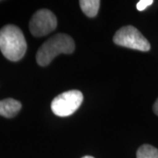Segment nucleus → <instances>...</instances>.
Wrapping results in <instances>:
<instances>
[{
	"instance_id": "nucleus-2",
	"label": "nucleus",
	"mask_w": 158,
	"mask_h": 158,
	"mask_svg": "<svg viewBox=\"0 0 158 158\" xmlns=\"http://www.w3.org/2000/svg\"><path fill=\"white\" fill-rule=\"evenodd\" d=\"M75 50L73 39L65 34H57L40 46L36 55V61L40 66L48 65L55 57L61 54H72Z\"/></svg>"
},
{
	"instance_id": "nucleus-1",
	"label": "nucleus",
	"mask_w": 158,
	"mask_h": 158,
	"mask_svg": "<svg viewBox=\"0 0 158 158\" xmlns=\"http://www.w3.org/2000/svg\"><path fill=\"white\" fill-rule=\"evenodd\" d=\"M27 48L22 31L14 25H6L0 30V50L6 59L17 62L22 58Z\"/></svg>"
},
{
	"instance_id": "nucleus-11",
	"label": "nucleus",
	"mask_w": 158,
	"mask_h": 158,
	"mask_svg": "<svg viewBox=\"0 0 158 158\" xmlns=\"http://www.w3.org/2000/svg\"><path fill=\"white\" fill-rule=\"evenodd\" d=\"M82 158H94V157H92V156H84V157H82Z\"/></svg>"
},
{
	"instance_id": "nucleus-10",
	"label": "nucleus",
	"mask_w": 158,
	"mask_h": 158,
	"mask_svg": "<svg viewBox=\"0 0 158 158\" xmlns=\"http://www.w3.org/2000/svg\"><path fill=\"white\" fill-rule=\"evenodd\" d=\"M153 110H154V113L158 116V98L156 99V101L155 102L154 106H153Z\"/></svg>"
},
{
	"instance_id": "nucleus-9",
	"label": "nucleus",
	"mask_w": 158,
	"mask_h": 158,
	"mask_svg": "<svg viewBox=\"0 0 158 158\" xmlns=\"http://www.w3.org/2000/svg\"><path fill=\"white\" fill-rule=\"evenodd\" d=\"M153 4V0H141L137 3L136 8L138 11H144L147 7L150 6Z\"/></svg>"
},
{
	"instance_id": "nucleus-5",
	"label": "nucleus",
	"mask_w": 158,
	"mask_h": 158,
	"mask_svg": "<svg viewBox=\"0 0 158 158\" xmlns=\"http://www.w3.org/2000/svg\"><path fill=\"white\" fill-rule=\"evenodd\" d=\"M57 27L56 15L48 9H40L37 11L29 22L31 34L35 37H42L50 34Z\"/></svg>"
},
{
	"instance_id": "nucleus-8",
	"label": "nucleus",
	"mask_w": 158,
	"mask_h": 158,
	"mask_svg": "<svg viewBox=\"0 0 158 158\" xmlns=\"http://www.w3.org/2000/svg\"><path fill=\"white\" fill-rule=\"evenodd\" d=\"M137 158H158V149L151 145L145 144L139 148L137 154Z\"/></svg>"
},
{
	"instance_id": "nucleus-4",
	"label": "nucleus",
	"mask_w": 158,
	"mask_h": 158,
	"mask_svg": "<svg viewBox=\"0 0 158 158\" xmlns=\"http://www.w3.org/2000/svg\"><path fill=\"white\" fill-rule=\"evenodd\" d=\"M83 100L84 96L80 90H68L53 99L51 103V109L56 116L68 117L80 107Z\"/></svg>"
},
{
	"instance_id": "nucleus-7",
	"label": "nucleus",
	"mask_w": 158,
	"mask_h": 158,
	"mask_svg": "<svg viewBox=\"0 0 158 158\" xmlns=\"http://www.w3.org/2000/svg\"><path fill=\"white\" fill-rule=\"evenodd\" d=\"M80 7L86 16L93 18L96 16L99 10L100 1L98 0H81L79 1Z\"/></svg>"
},
{
	"instance_id": "nucleus-3",
	"label": "nucleus",
	"mask_w": 158,
	"mask_h": 158,
	"mask_svg": "<svg viewBox=\"0 0 158 158\" xmlns=\"http://www.w3.org/2000/svg\"><path fill=\"white\" fill-rule=\"evenodd\" d=\"M115 44L135 50L147 52L150 50V43L141 33L133 26H127L118 29L113 36Z\"/></svg>"
},
{
	"instance_id": "nucleus-6",
	"label": "nucleus",
	"mask_w": 158,
	"mask_h": 158,
	"mask_svg": "<svg viewBox=\"0 0 158 158\" xmlns=\"http://www.w3.org/2000/svg\"><path fill=\"white\" fill-rule=\"evenodd\" d=\"M22 105L13 98H6L0 101V115L5 118H13L17 115Z\"/></svg>"
}]
</instances>
